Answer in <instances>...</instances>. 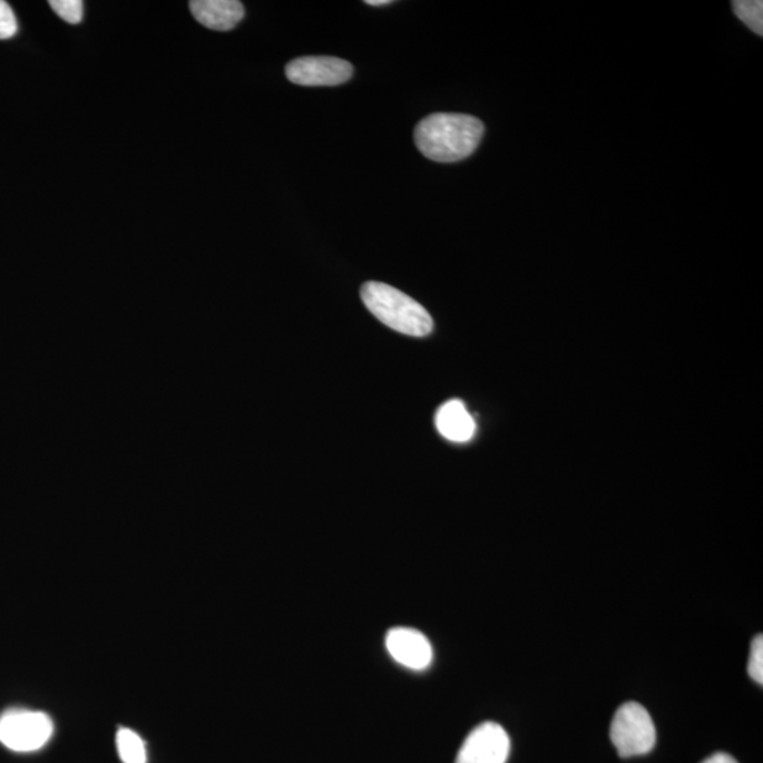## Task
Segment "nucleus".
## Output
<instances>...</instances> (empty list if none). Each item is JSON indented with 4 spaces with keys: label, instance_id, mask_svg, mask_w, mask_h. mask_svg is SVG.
<instances>
[{
    "label": "nucleus",
    "instance_id": "obj_1",
    "mask_svg": "<svg viewBox=\"0 0 763 763\" xmlns=\"http://www.w3.org/2000/svg\"><path fill=\"white\" fill-rule=\"evenodd\" d=\"M483 131L481 120L470 115L434 114L415 126L414 144L430 160L456 163L476 151Z\"/></svg>",
    "mask_w": 763,
    "mask_h": 763
},
{
    "label": "nucleus",
    "instance_id": "obj_2",
    "mask_svg": "<svg viewBox=\"0 0 763 763\" xmlns=\"http://www.w3.org/2000/svg\"><path fill=\"white\" fill-rule=\"evenodd\" d=\"M361 297L381 323L400 334L425 336L433 331V319L428 310L389 284L368 282L361 288Z\"/></svg>",
    "mask_w": 763,
    "mask_h": 763
},
{
    "label": "nucleus",
    "instance_id": "obj_3",
    "mask_svg": "<svg viewBox=\"0 0 763 763\" xmlns=\"http://www.w3.org/2000/svg\"><path fill=\"white\" fill-rule=\"evenodd\" d=\"M609 736L620 757L649 754L656 744L654 720L644 705L625 703L614 715Z\"/></svg>",
    "mask_w": 763,
    "mask_h": 763
},
{
    "label": "nucleus",
    "instance_id": "obj_4",
    "mask_svg": "<svg viewBox=\"0 0 763 763\" xmlns=\"http://www.w3.org/2000/svg\"><path fill=\"white\" fill-rule=\"evenodd\" d=\"M55 725L49 715L31 710H8L0 717V742L14 752H33L50 741Z\"/></svg>",
    "mask_w": 763,
    "mask_h": 763
},
{
    "label": "nucleus",
    "instance_id": "obj_5",
    "mask_svg": "<svg viewBox=\"0 0 763 763\" xmlns=\"http://www.w3.org/2000/svg\"><path fill=\"white\" fill-rule=\"evenodd\" d=\"M354 68L335 57H302L286 66L287 80L303 87H334L351 80Z\"/></svg>",
    "mask_w": 763,
    "mask_h": 763
},
{
    "label": "nucleus",
    "instance_id": "obj_6",
    "mask_svg": "<svg viewBox=\"0 0 763 763\" xmlns=\"http://www.w3.org/2000/svg\"><path fill=\"white\" fill-rule=\"evenodd\" d=\"M509 754L510 740L507 731L488 721L467 736L456 763H507Z\"/></svg>",
    "mask_w": 763,
    "mask_h": 763
},
{
    "label": "nucleus",
    "instance_id": "obj_7",
    "mask_svg": "<svg viewBox=\"0 0 763 763\" xmlns=\"http://www.w3.org/2000/svg\"><path fill=\"white\" fill-rule=\"evenodd\" d=\"M389 655L412 671H424L433 662V647L418 629L393 628L387 635Z\"/></svg>",
    "mask_w": 763,
    "mask_h": 763
},
{
    "label": "nucleus",
    "instance_id": "obj_8",
    "mask_svg": "<svg viewBox=\"0 0 763 763\" xmlns=\"http://www.w3.org/2000/svg\"><path fill=\"white\" fill-rule=\"evenodd\" d=\"M189 10L198 23L218 31L234 29L245 16L244 4L238 0H194Z\"/></svg>",
    "mask_w": 763,
    "mask_h": 763
},
{
    "label": "nucleus",
    "instance_id": "obj_9",
    "mask_svg": "<svg viewBox=\"0 0 763 763\" xmlns=\"http://www.w3.org/2000/svg\"><path fill=\"white\" fill-rule=\"evenodd\" d=\"M436 428L452 443H467L476 434V422L461 400H450L437 410Z\"/></svg>",
    "mask_w": 763,
    "mask_h": 763
},
{
    "label": "nucleus",
    "instance_id": "obj_10",
    "mask_svg": "<svg viewBox=\"0 0 763 763\" xmlns=\"http://www.w3.org/2000/svg\"><path fill=\"white\" fill-rule=\"evenodd\" d=\"M117 749L124 763H147L145 741L135 731L120 728L117 734Z\"/></svg>",
    "mask_w": 763,
    "mask_h": 763
},
{
    "label": "nucleus",
    "instance_id": "obj_11",
    "mask_svg": "<svg viewBox=\"0 0 763 763\" xmlns=\"http://www.w3.org/2000/svg\"><path fill=\"white\" fill-rule=\"evenodd\" d=\"M736 18L749 26L754 33L763 35V2L762 0H736L733 3Z\"/></svg>",
    "mask_w": 763,
    "mask_h": 763
},
{
    "label": "nucleus",
    "instance_id": "obj_12",
    "mask_svg": "<svg viewBox=\"0 0 763 763\" xmlns=\"http://www.w3.org/2000/svg\"><path fill=\"white\" fill-rule=\"evenodd\" d=\"M50 7L67 23L78 25L82 20L84 3L81 0H51Z\"/></svg>",
    "mask_w": 763,
    "mask_h": 763
},
{
    "label": "nucleus",
    "instance_id": "obj_13",
    "mask_svg": "<svg viewBox=\"0 0 763 763\" xmlns=\"http://www.w3.org/2000/svg\"><path fill=\"white\" fill-rule=\"evenodd\" d=\"M749 673L752 681L763 684V636L757 635L751 646Z\"/></svg>",
    "mask_w": 763,
    "mask_h": 763
},
{
    "label": "nucleus",
    "instance_id": "obj_14",
    "mask_svg": "<svg viewBox=\"0 0 763 763\" xmlns=\"http://www.w3.org/2000/svg\"><path fill=\"white\" fill-rule=\"evenodd\" d=\"M18 33V20L10 4L0 0V40H9Z\"/></svg>",
    "mask_w": 763,
    "mask_h": 763
},
{
    "label": "nucleus",
    "instance_id": "obj_15",
    "mask_svg": "<svg viewBox=\"0 0 763 763\" xmlns=\"http://www.w3.org/2000/svg\"><path fill=\"white\" fill-rule=\"evenodd\" d=\"M702 763H738L735 761V757L728 755V754H723V752H720V754H714L707 760H705Z\"/></svg>",
    "mask_w": 763,
    "mask_h": 763
},
{
    "label": "nucleus",
    "instance_id": "obj_16",
    "mask_svg": "<svg viewBox=\"0 0 763 763\" xmlns=\"http://www.w3.org/2000/svg\"><path fill=\"white\" fill-rule=\"evenodd\" d=\"M366 4L370 7H383V4L392 3L391 0H366Z\"/></svg>",
    "mask_w": 763,
    "mask_h": 763
}]
</instances>
